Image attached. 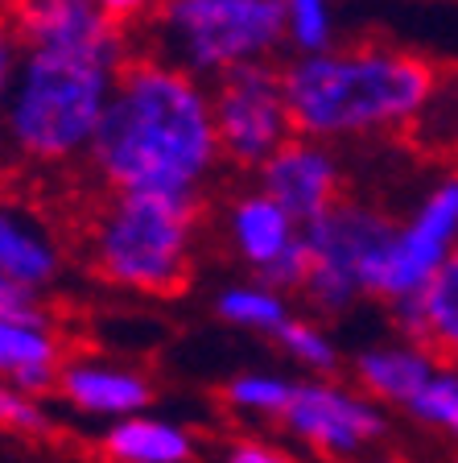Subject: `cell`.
<instances>
[{"instance_id":"obj_21","label":"cell","mask_w":458,"mask_h":463,"mask_svg":"<svg viewBox=\"0 0 458 463\" xmlns=\"http://www.w3.org/2000/svg\"><path fill=\"white\" fill-rule=\"evenodd\" d=\"M273 339H277L281 352L310 376H334L339 364H343V352H339L334 335L322 327V323H314V318H305V315H289L285 327H281Z\"/></svg>"},{"instance_id":"obj_3","label":"cell","mask_w":458,"mask_h":463,"mask_svg":"<svg viewBox=\"0 0 458 463\" xmlns=\"http://www.w3.org/2000/svg\"><path fill=\"white\" fill-rule=\"evenodd\" d=\"M125 62L116 54L21 50L0 112V149L33 170L83 162Z\"/></svg>"},{"instance_id":"obj_25","label":"cell","mask_w":458,"mask_h":463,"mask_svg":"<svg viewBox=\"0 0 458 463\" xmlns=\"http://www.w3.org/2000/svg\"><path fill=\"white\" fill-rule=\"evenodd\" d=\"M220 463H297L285 447L268 443V439H231L223 447V459Z\"/></svg>"},{"instance_id":"obj_10","label":"cell","mask_w":458,"mask_h":463,"mask_svg":"<svg viewBox=\"0 0 458 463\" xmlns=\"http://www.w3.org/2000/svg\"><path fill=\"white\" fill-rule=\"evenodd\" d=\"M5 13H9L13 38L21 50L133 58L128 33L96 0H9Z\"/></svg>"},{"instance_id":"obj_1","label":"cell","mask_w":458,"mask_h":463,"mask_svg":"<svg viewBox=\"0 0 458 463\" xmlns=\"http://www.w3.org/2000/svg\"><path fill=\"white\" fill-rule=\"evenodd\" d=\"M83 162L112 194L153 191L202 199L223 165L210 87L157 54L128 58Z\"/></svg>"},{"instance_id":"obj_22","label":"cell","mask_w":458,"mask_h":463,"mask_svg":"<svg viewBox=\"0 0 458 463\" xmlns=\"http://www.w3.org/2000/svg\"><path fill=\"white\" fill-rule=\"evenodd\" d=\"M405 414L434 434H446L458 443V364H438L421 393L405 405Z\"/></svg>"},{"instance_id":"obj_13","label":"cell","mask_w":458,"mask_h":463,"mask_svg":"<svg viewBox=\"0 0 458 463\" xmlns=\"http://www.w3.org/2000/svg\"><path fill=\"white\" fill-rule=\"evenodd\" d=\"M62 364H67L62 335H58L54 318L46 310L0 318V381L5 385L46 402V397L58 393Z\"/></svg>"},{"instance_id":"obj_7","label":"cell","mask_w":458,"mask_h":463,"mask_svg":"<svg viewBox=\"0 0 458 463\" xmlns=\"http://www.w3.org/2000/svg\"><path fill=\"white\" fill-rule=\"evenodd\" d=\"M210 116L223 162L257 174L294 133L285 79L273 62H248L210 83Z\"/></svg>"},{"instance_id":"obj_27","label":"cell","mask_w":458,"mask_h":463,"mask_svg":"<svg viewBox=\"0 0 458 463\" xmlns=\"http://www.w3.org/2000/svg\"><path fill=\"white\" fill-rule=\"evenodd\" d=\"M17 58H21V46H17V38H13L9 13L0 9V112H5V99H9V87H13V71H17Z\"/></svg>"},{"instance_id":"obj_24","label":"cell","mask_w":458,"mask_h":463,"mask_svg":"<svg viewBox=\"0 0 458 463\" xmlns=\"http://www.w3.org/2000/svg\"><path fill=\"white\" fill-rule=\"evenodd\" d=\"M0 430L21 434V439H50V434L58 430V422L46 402L17 393L13 385L0 381Z\"/></svg>"},{"instance_id":"obj_18","label":"cell","mask_w":458,"mask_h":463,"mask_svg":"<svg viewBox=\"0 0 458 463\" xmlns=\"http://www.w3.org/2000/svg\"><path fill=\"white\" fill-rule=\"evenodd\" d=\"M99 451L107 463H194L199 439L173 418L133 414L104 426Z\"/></svg>"},{"instance_id":"obj_20","label":"cell","mask_w":458,"mask_h":463,"mask_svg":"<svg viewBox=\"0 0 458 463\" xmlns=\"http://www.w3.org/2000/svg\"><path fill=\"white\" fill-rule=\"evenodd\" d=\"M297 381L285 373H268V368H248V373H236L223 385V402L228 410L244 418H285L289 402H294Z\"/></svg>"},{"instance_id":"obj_19","label":"cell","mask_w":458,"mask_h":463,"mask_svg":"<svg viewBox=\"0 0 458 463\" xmlns=\"http://www.w3.org/2000/svg\"><path fill=\"white\" fill-rule=\"evenodd\" d=\"M215 315L228 323V327L239 331H257V335H277L285 327V318L294 315L285 302V294L252 281H231L215 294Z\"/></svg>"},{"instance_id":"obj_16","label":"cell","mask_w":458,"mask_h":463,"mask_svg":"<svg viewBox=\"0 0 458 463\" xmlns=\"http://www.w3.org/2000/svg\"><path fill=\"white\" fill-rule=\"evenodd\" d=\"M397 335L430 347L438 360L458 364V252L446 260V269L413 298H401L388 307Z\"/></svg>"},{"instance_id":"obj_11","label":"cell","mask_w":458,"mask_h":463,"mask_svg":"<svg viewBox=\"0 0 458 463\" xmlns=\"http://www.w3.org/2000/svg\"><path fill=\"white\" fill-rule=\"evenodd\" d=\"M257 191H265L277 207H285L297 228H310L343 199V162L334 157L331 145L310 141V137H289L257 170Z\"/></svg>"},{"instance_id":"obj_29","label":"cell","mask_w":458,"mask_h":463,"mask_svg":"<svg viewBox=\"0 0 458 463\" xmlns=\"http://www.w3.org/2000/svg\"><path fill=\"white\" fill-rule=\"evenodd\" d=\"M372 463H409V459H401V455H376Z\"/></svg>"},{"instance_id":"obj_28","label":"cell","mask_w":458,"mask_h":463,"mask_svg":"<svg viewBox=\"0 0 458 463\" xmlns=\"http://www.w3.org/2000/svg\"><path fill=\"white\" fill-rule=\"evenodd\" d=\"M96 5L116 21V25L125 29V25H133V21H141V17H153L162 0H96Z\"/></svg>"},{"instance_id":"obj_23","label":"cell","mask_w":458,"mask_h":463,"mask_svg":"<svg viewBox=\"0 0 458 463\" xmlns=\"http://www.w3.org/2000/svg\"><path fill=\"white\" fill-rule=\"evenodd\" d=\"M285 5V33L294 54H322L334 50V5L331 0H281Z\"/></svg>"},{"instance_id":"obj_14","label":"cell","mask_w":458,"mask_h":463,"mask_svg":"<svg viewBox=\"0 0 458 463\" xmlns=\"http://www.w3.org/2000/svg\"><path fill=\"white\" fill-rule=\"evenodd\" d=\"M442 360L434 356L430 347L413 344V339H388V344H372L360 347L351 356V376L360 385L363 397H372L376 405H405L421 393V385L434 376Z\"/></svg>"},{"instance_id":"obj_9","label":"cell","mask_w":458,"mask_h":463,"mask_svg":"<svg viewBox=\"0 0 458 463\" xmlns=\"http://www.w3.org/2000/svg\"><path fill=\"white\" fill-rule=\"evenodd\" d=\"M458 252V174H442L421 191V199L397 220L388 265H384L380 302L413 298L446 269Z\"/></svg>"},{"instance_id":"obj_8","label":"cell","mask_w":458,"mask_h":463,"mask_svg":"<svg viewBox=\"0 0 458 463\" xmlns=\"http://www.w3.org/2000/svg\"><path fill=\"white\" fill-rule=\"evenodd\" d=\"M285 434L331 463H351L388 439V410L334 376H297L294 402L281 418Z\"/></svg>"},{"instance_id":"obj_4","label":"cell","mask_w":458,"mask_h":463,"mask_svg":"<svg viewBox=\"0 0 458 463\" xmlns=\"http://www.w3.org/2000/svg\"><path fill=\"white\" fill-rule=\"evenodd\" d=\"M202 199L120 191L107 194L91 223V265L133 294H178L191 278Z\"/></svg>"},{"instance_id":"obj_2","label":"cell","mask_w":458,"mask_h":463,"mask_svg":"<svg viewBox=\"0 0 458 463\" xmlns=\"http://www.w3.org/2000/svg\"><path fill=\"white\" fill-rule=\"evenodd\" d=\"M294 133L310 141H363L417 125L442 91L430 58L401 46H334L281 67Z\"/></svg>"},{"instance_id":"obj_12","label":"cell","mask_w":458,"mask_h":463,"mask_svg":"<svg viewBox=\"0 0 458 463\" xmlns=\"http://www.w3.org/2000/svg\"><path fill=\"white\" fill-rule=\"evenodd\" d=\"M54 397H62L83 418L120 422V418H133V414H149L157 389H153V381L141 368L112 364L104 356H75L58 373Z\"/></svg>"},{"instance_id":"obj_5","label":"cell","mask_w":458,"mask_h":463,"mask_svg":"<svg viewBox=\"0 0 458 463\" xmlns=\"http://www.w3.org/2000/svg\"><path fill=\"white\" fill-rule=\"evenodd\" d=\"M153 42L162 62L215 83L228 71L268 62L285 33L281 0H162L153 13Z\"/></svg>"},{"instance_id":"obj_17","label":"cell","mask_w":458,"mask_h":463,"mask_svg":"<svg viewBox=\"0 0 458 463\" xmlns=\"http://www.w3.org/2000/svg\"><path fill=\"white\" fill-rule=\"evenodd\" d=\"M0 273H9L13 281L38 294L54 286L62 273V249L50 228L9 199H0Z\"/></svg>"},{"instance_id":"obj_26","label":"cell","mask_w":458,"mask_h":463,"mask_svg":"<svg viewBox=\"0 0 458 463\" xmlns=\"http://www.w3.org/2000/svg\"><path fill=\"white\" fill-rule=\"evenodd\" d=\"M46 294H38V289L21 286V281H13L9 273H0V318H13V315H38V310H46Z\"/></svg>"},{"instance_id":"obj_15","label":"cell","mask_w":458,"mask_h":463,"mask_svg":"<svg viewBox=\"0 0 458 463\" xmlns=\"http://www.w3.org/2000/svg\"><path fill=\"white\" fill-rule=\"evenodd\" d=\"M223 228H228V244L236 249V257L244 260L252 273L268 269L273 260H281L302 241V228L294 223V215H289L285 207H277L265 191L236 194V199L228 203Z\"/></svg>"},{"instance_id":"obj_6","label":"cell","mask_w":458,"mask_h":463,"mask_svg":"<svg viewBox=\"0 0 458 463\" xmlns=\"http://www.w3.org/2000/svg\"><path fill=\"white\" fill-rule=\"evenodd\" d=\"M392 220L384 207L363 199H339L322 220L302 228L310 273L302 286V302L314 315H347L363 298H380L384 265L392 249Z\"/></svg>"}]
</instances>
